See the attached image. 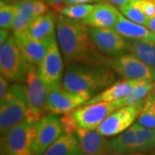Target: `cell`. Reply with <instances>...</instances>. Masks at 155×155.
<instances>
[{
  "label": "cell",
  "mask_w": 155,
  "mask_h": 155,
  "mask_svg": "<svg viewBox=\"0 0 155 155\" xmlns=\"http://www.w3.org/2000/svg\"><path fill=\"white\" fill-rule=\"evenodd\" d=\"M56 37L67 66L75 63L107 66L108 57L96 48L89 28L81 21L58 15Z\"/></svg>",
  "instance_id": "1"
},
{
  "label": "cell",
  "mask_w": 155,
  "mask_h": 155,
  "mask_svg": "<svg viewBox=\"0 0 155 155\" xmlns=\"http://www.w3.org/2000/svg\"><path fill=\"white\" fill-rule=\"evenodd\" d=\"M116 81V72L106 65L75 63L67 65L61 80L64 88L73 92L102 91Z\"/></svg>",
  "instance_id": "2"
},
{
  "label": "cell",
  "mask_w": 155,
  "mask_h": 155,
  "mask_svg": "<svg viewBox=\"0 0 155 155\" xmlns=\"http://www.w3.org/2000/svg\"><path fill=\"white\" fill-rule=\"evenodd\" d=\"M0 101V131L2 136L27 119L28 103L24 84L16 82L11 84Z\"/></svg>",
  "instance_id": "3"
},
{
  "label": "cell",
  "mask_w": 155,
  "mask_h": 155,
  "mask_svg": "<svg viewBox=\"0 0 155 155\" xmlns=\"http://www.w3.org/2000/svg\"><path fill=\"white\" fill-rule=\"evenodd\" d=\"M111 155L147 152L155 147V128L134 123L110 140Z\"/></svg>",
  "instance_id": "4"
},
{
  "label": "cell",
  "mask_w": 155,
  "mask_h": 155,
  "mask_svg": "<svg viewBox=\"0 0 155 155\" xmlns=\"http://www.w3.org/2000/svg\"><path fill=\"white\" fill-rule=\"evenodd\" d=\"M23 83L28 103L26 120L36 123L46 116V113H48L47 109L48 85L40 76L38 67L33 64H29Z\"/></svg>",
  "instance_id": "5"
},
{
  "label": "cell",
  "mask_w": 155,
  "mask_h": 155,
  "mask_svg": "<svg viewBox=\"0 0 155 155\" xmlns=\"http://www.w3.org/2000/svg\"><path fill=\"white\" fill-rule=\"evenodd\" d=\"M28 63L15 35H11L0 48V71L1 75L9 81L24 82L27 75Z\"/></svg>",
  "instance_id": "6"
},
{
  "label": "cell",
  "mask_w": 155,
  "mask_h": 155,
  "mask_svg": "<svg viewBox=\"0 0 155 155\" xmlns=\"http://www.w3.org/2000/svg\"><path fill=\"white\" fill-rule=\"evenodd\" d=\"M35 122L24 120L1 136V155H35Z\"/></svg>",
  "instance_id": "7"
},
{
  "label": "cell",
  "mask_w": 155,
  "mask_h": 155,
  "mask_svg": "<svg viewBox=\"0 0 155 155\" xmlns=\"http://www.w3.org/2000/svg\"><path fill=\"white\" fill-rule=\"evenodd\" d=\"M89 92H73L63 87L61 82L48 86V112L62 115L84 105L92 97Z\"/></svg>",
  "instance_id": "8"
},
{
  "label": "cell",
  "mask_w": 155,
  "mask_h": 155,
  "mask_svg": "<svg viewBox=\"0 0 155 155\" xmlns=\"http://www.w3.org/2000/svg\"><path fill=\"white\" fill-rule=\"evenodd\" d=\"M107 66L124 79H151L155 82V70L130 53L108 57Z\"/></svg>",
  "instance_id": "9"
},
{
  "label": "cell",
  "mask_w": 155,
  "mask_h": 155,
  "mask_svg": "<svg viewBox=\"0 0 155 155\" xmlns=\"http://www.w3.org/2000/svg\"><path fill=\"white\" fill-rule=\"evenodd\" d=\"M142 104L137 105L124 106L108 116L102 122L97 130L106 137L116 136L132 126L137 120Z\"/></svg>",
  "instance_id": "10"
},
{
  "label": "cell",
  "mask_w": 155,
  "mask_h": 155,
  "mask_svg": "<svg viewBox=\"0 0 155 155\" xmlns=\"http://www.w3.org/2000/svg\"><path fill=\"white\" fill-rule=\"evenodd\" d=\"M64 134L60 116L54 114L45 116L35 124L34 140L35 155H41L54 141Z\"/></svg>",
  "instance_id": "11"
},
{
  "label": "cell",
  "mask_w": 155,
  "mask_h": 155,
  "mask_svg": "<svg viewBox=\"0 0 155 155\" xmlns=\"http://www.w3.org/2000/svg\"><path fill=\"white\" fill-rule=\"evenodd\" d=\"M117 107L113 102H99L84 104L72 110L78 127L95 130L108 116L114 112Z\"/></svg>",
  "instance_id": "12"
},
{
  "label": "cell",
  "mask_w": 155,
  "mask_h": 155,
  "mask_svg": "<svg viewBox=\"0 0 155 155\" xmlns=\"http://www.w3.org/2000/svg\"><path fill=\"white\" fill-rule=\"evenodd\" d=\"M89 35L97 50L104 55L116 56L127 52V40L113 28H89Z\"/></svg>",
  "instance_id": "13"
},
{
  "label": "cell",
  "mask_w": 155,
  "mask_h": 155,
  "mask_svg": "<svg viewBox=\"0 0 155 155\" xmlns=\"http://www.w3.org/2000/svg\"><path fill=\"white\" fill-rule=\"evenodd\" d=\"M57 42V39L55 38L51 43L44 59L38 67L40 76L48 86L60 83L63 78V56L61 55L62 54Z\"/></svg>",
  "instance_id": "14"
},
{
  "label": "cell",
  "mask_w": 155,
  "mask_h": 155,
  "mask_svg": "<svg viewBox=\"0 0 155 155\" xmlns=\"http://www.w3.org/2000/svg\"><path fill=\"white\" fill-rule=\"evenodd\" d=\"M14 35L28 63L37 67L41 65L50 45L56 38V36H54L47 40H37L30 36L26 31Z\"/></svg>",
  "instance_id": "15"
},
{
  "label": "cell",
  "mask_w": 155,
  "mask_h": 155,
  "mask_svg": "<svg viewBox=\"0 0 155 155\" xmlns=\"http://www.w3.org/2000/svg\"><path fill=\"white\" fill-rule=\"evenodd\" d=\"M75 135L84 155H111L110 140L97 129L89 130L78 127Z\"/></svg>",
  "instance_id": "16"
},
{
  "label": "cell",
  "mask_w": 155,
  "mask_h": 155,
  "mask_svg": "<svg viewBox=\"0 0 155 155\" xmlns=\"http://www.w3.org/2000/svg\"><path fill=\"white\" fill-rule=\"evenodd\" d=\"M122 12L116 6L108 2L95 5L93 11L81 22L89 28H112Z\"/></svg>",
  "instance_id": "17"
},
{
  "label": "cell",
  "mask_w": 155,
  "mask_h": 155,
  "mask_svg": "<svg viewBox=\"0 0 155 155\" xmlns=\"http://www.w3.org/2000/svg\"><path fill=\"white\" fill-rule=\"evenodd\" d=\"M112 28L127 40L155 41V34L144 25L127 19L122 14Z\"/></svg>",
  "instance_id": "18"
},
{
  "label": "cell",
  "mask_w": 155,
  "mask_h": 155,
  "mask_svg": "<svg viewBox=\"0 0 155 155\" xmlns=\"http://www.w3.org/2000/svg\"><path fill=\"white\" fill-rule=\"evenodd\" d=\"M58 15L54 11H48L44 15L34 19L27 30V33L37 40H47L55 36Z\"/></svg>",
  "instance_id": "19"
},
{
  "label": "cell",
  "mask_w": 155,
  "mask_h": 155,
  "mask_svg": "<svg viewBox=\"0 0 155 155\" xmlns=\"http://www.w3.org/2000/svg\"><path fill=\"white\" fill-rule=\"evenodd\" d=\"M140 81V79H124L117 81L107 87L99 93L93 96L84 104H90L99 102H113L122 98L128 95Z\"/></svg>",
  "instance_id": "20"
},
{
  "label": "cell",
  "mask_w": 155,
  "mask_h": 155,
  "mask_svg": "<svg viewBox=\"0 0 155 155\" xmlns=\"http://www.w3.org/2000/svg\"><path fill=\"white\" fill-rule=\"evenodd\" d=\"M155 90V82L151 79H140L138 84L126 97L114 101L117 109L124 106L137 105L142 104L147 97Z\"/></svg>",
  "instance_id": "21"
},
{
  "label": "cell",
  "mask_w": 155,
  "mask_h": 155,
  "mask_svg": "<svg viewBox=\"0 0 155 155\" xmlns=\"http://www.w3.org/2000/svg\"><path fill=\"white\" fill-rule=\"evenodd\" d=\"M35 0H18L15 4L17 6L16 17L12 26V32L18 35L27 30L34 20V5Z\"/></svg>",
  "instance_id": "22"
},
{
  "label": "cell",
  "mask_w": 155,
  "mask_h": 155,
  "mask_svg": "<svg viewBox=\"0 0 155 155\" xmlns=\"http://www.w3.org/2000/svg\"><path fill=\"white\" fill-rule=\"evenodd\" d=\"M41 155H84L75 134H63Z\"/></svg>",
  "instance_id": "23"
},
{
  "label": "cell",
  "mask_w": 155,
  "mask_h": 155,
  "mask_svg": "<svg viewBox=\"0 0 155 155\" xmlns=\"http://www.w3.org/2000/svg\"><path fill=\"white\" fill-rule=\"evenodd\" d=\"M127 52L155 70V41L127 40Z\"/></svg>",
  "instance_id": "24"
},
{
  "label": "cell",
  "mask_w": 155,
  "mask_h": 155,
  "mask_svg": "<svg viewBox=\"0 0 155 155\" xmlns=\"http://www.w3.org/2000/svg\"><path fill=\"white\" fill-rule=\"evenodd\" d=\"M137 123L143 127L155 128V90L144 100Z\"/></svg>",
  "instance_id": "25"
},
{
  "label": "cell",
  "mask_w": 155,
  "mask_h": 155,
  "mask_svg": "<svg viewBox=\"0 0 155 155\" xmlns=\"http://www.w3.org/2000/svg\"><path fill=\"white\" fill-rule=\"evenodd\" d=\"M95 5H91V4L70 5L64 6L59 14L69 17L71 19L82 21L91 13Z\"/></svg>",
  "instance_id": "26"
},
{
  "label": "cell",
  "mask_w": 155,
  "mask_h": 155,
  "mask_svg": "<svg viewBox=\"0 0 155 155\" xmlns=\"http://www.w3.org/2000/svg\"><path fill=\"white\" fill-rule=\"evenodd\" d=\"M17 6L15 3L0 2V27L4 29H11L16 17Z\"/></svg>",
  "instance_id": "27"
},
{
  "label": "cell",
  "mask_w": 155,
  "mask_h": 155,
  "mask_svg": "<svg viewBox=\"0 0 155 155\" xmlns=\"http://www.w3.org/2000/svg\"><path fill=\"white\" fill-rule=\"evenodd\" d=\"M118 8H119L120 11L122 12V15L125 17H127V19H129V20H131L134 22L140 23V24H142L144 26L147 25L148 18L134 3L120 6Z\"/></svg>",
  "instance_id": "28"
},
{
  "label": "cell",
  "mask_w": 155,
  "mask_h": 155,
  "mask_svg": "<svg viewBox=\"0 0 155 155\" xmlns=\"http://www.w3.org/2000/svg\"><path fill=\"white\" fill-rule=\"evenodd\" d=\"M61 119L62 126H63L64 134H68V135L75 134L76 130L78 129V125L75 119H74L72 111L62 114Z\"/></svg>",
  "instance_id": "29"
},
{
  "label": "cell",
  "mask_w": 155,
  "mask_h": 155,
  "mask_svg": "<svg viewBox=\"0 0 155 155\" xmlns=\"http://www.w3.org/2000/svg\"><path fill=\"white\" fill-rule=\"evenodd\" d=\"M134 4L150 19L155 17V1L153 0H135Z\"/></svg>",
  "instance_id": "30"
},
{
  "label": "cell",
  "mask_w": 155,
  "mask_h": 155,
  "mask_svg": "<svg viewBox=\"0 0 155 155\" xmlns=\"http://www.w3.org/2000/svg\"><path fill=\"white\" fill-rule=\"evenodd\" d=\"M49 5L44 0H35L34 5V19L36 17L44 15L48 11H49Z\"/></svg>",
  "instance_id": "31"
},
{
  "label": "cell",
  "mask_w": 155,
  "mask_h": 155,
  "mask_svg": "<svg viewBox=\"0 0 155 155\" xmlns=\"http://www.w3.org/2000/svg\"><path fill=\"white\" fill-rule=\"evenodd\" d=\"M45 2L52 8V10L55 11L56 13H60L61 9L65 6L66 0H44Z\"/></svg>",
  "instance_id": "32"
},
{
  "label": "cell",
  "mask_w": 155,
  "mask_h": 155,
  "mask_svg": "<svg viewBox=\"0 0 155 155\" xmlns=\"http://www.w3.org/2000/svg\"><path fill=\"white\" fill-rule=\"evenodd\" d=\"M9 88H10L9 80L3 75H1L0 76V99L4 97V96L6 94Z\"/></svg>",
  "instance_id": "33"
},
{
  "label": "cell",
  "mask_w": 155,
  "mask_h": 155,
  "mask_svg": "<svg viewBox=\"0 0 155 155\" xmlns=\"http://www.w3.org/2000/svg\"><path fill=\"white\" fill-rule=\"evenodd\" d=\"M11 36V32L9 29H4L1 28L0 30V45L4 44L8 39Z\"/></svg>",
  "instance_id": "34"
},
{
  "label": "cell",
  "mask_w": 155,
  "mask_h": 155,
  "mask_svg": "<svg viewBox=\"0 0 155 155\" xmlns=\"http://www.w3.org/2000/svg\"><path fill=\"white\" fill-rule=\"evenodd\" d=\"M104 2H108V3H110L114 5H117L118 7L122 5H125L127 4H131L134 3L135 0H104Z\"/></svg>",
  "instance_id": "35"
},
{
  "label": "cell",
  "mask_w": 155,
  "mask_h": 155,
  "mask_svg": "<svg viewBox=\"0 0 155 155\" xmlns=\"http://www.w3.org/2000/svg\"><path fill=\"white\" fill-rule=\"evenodd\" d=\"M95 1H100V0H66L65 6L70 5H76V4H89Z\"/></svg>",
  "instance_id": "36"
},
{
  "label": "cell",
  "mask_w": 155,
  "mask_h": 155,
  "mask_svg": "<svg viewBox=\"0 0 155 155\" xmlns=\"http://www.w3.org/2000/svg\"><path fill=\"white\" fill-rule=\"evenodd\" d=\"M146 27L148 28L149 30H151L153 33L155 34V17H153V18L148 19Z\"/></svg>",
  "instance_id": "37"
},
{
  "label": "cell",
  "mask_w": 155,
  "mask_h": 155,
  "mask_svg": "<svg viewBox=\"0 0 155 155\" xmlns=\"http://www.w3.org/2000/svg\"><path fill=\"white\" fill-rule=\"evenodd\" d=\"M116 155H155V153L147 152H138V153H125V154H116Z\"/></svg>",
  "instance_id": "38"
},
{
  "label": "cell",
  "mask_w": 155,
  "mask_h": 155,
  "mask_svg": "<svg viewBox=\"0 0 155 155\" xmlns=\"http://www.w3.org/2000/svg\"><path fill=\"white\" fill-rule=\"evenodd\" d=\"M1 1H4V2H9V3H16L17 0H1Z\"/></svg>",
  "instance_id": "39"
},
{
  "label": "cell",
  "mask_w": 155,
  "mask_h": 155,
  "mask_svg": "<svg viewBox=\"0 0 155 155\" xmlns=\"http://www.w3.org/2000/svg\"><path fill=\"white\" fill-rule=\"evenodd\" d=\"M153 1H155V0H153Z\"/></svg>",
  "instance_id": "40"
},
{
  "label": "cell",
  "mask_w": 155,
  "mask_h": 155,
  "mask_svg": "<svg viewBox=\"0 0 155 155\" xmlns=\"http://www.w3.org/2000/svg\"><path fill=\"white\" fill-rule=\"evenodd\" d=\"M17 1H18V0H17Z\"/></svg>",
  "instance_id": "41"
}]
</instances>
